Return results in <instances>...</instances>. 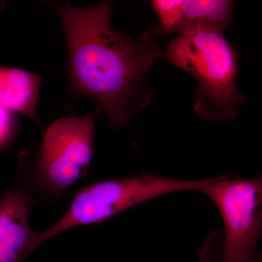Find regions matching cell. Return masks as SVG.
Returning <instances> with one entry per match:
<instances>
[{
	"mask_svg": "<svg viewBox=\"0 0 262 262\" xmlns=\"http://www.w3.org/2000/svg\"><path fill=\"white\" fill-rule=\"evenodd\" d=\"M54 6L64 31L72 94L94 98L113 128L123 126L152 102L148 76L161 57V48L151 39L133 40L114 29L110 2L88 8Z\"/></svg>",
	"mask_w": 262,
	"mask_h": 262,
	"instance_id": "cell-1",
	"label": "cell"
},
{
	"mask_svg": "<svg viewBox=\"0 0 262 262\" xmlns=\"http://www.w3.org/2000/svg\"><path fill=\"white\" fill-rule=\"evenodd\" d=\"M218 208L225 238L208 245L200 262H261L258 242L262 224V179L213 178L201 190Z\"/></svg>",
	"mask_w": 262,
	"mask_h": 262,
	"instance_id": "cell-4",
	"label": "cell"
},
{
	"mask_svg": "<svg viewBox=\"0 0 262 262\" xmlns=\"http://www.w3.org/2000/svg\"><path fill=\"white\" fill-rule=\"evenodd\" d=\"M60 119L52 123L37 156V177L41 186L59 194L87 173L94 156L96 114Z\"/></svg>",
	"mask_w": 262,
	"mask_h": 262,
	"instance_id": "cell-5",
	"label": "cell"
},
{
	"mask_svg": "<svg viewBox=\"0 0 262 262\" xmlns=\"http://www.w3.org/2000/svg\"><path fill=\"white\" fill-rule=\"evenodd\" d=\"M34 204L20 188L10 189L0 200V262H23L37 248V232L28 220Z\"/></svg>",
	"mask_w": 262,
	"mask_h": 262,
	"instance_id": "cell-6",
	"label": "cell"
},
{
	"mask_svg": "<svg viewBox=\"0 0 262 262\" xmlns=\"http://www.w3.org/2000/svg\"><path fill=\"white\" fill-rule=\"evenodd\" d=\"M165 59L199 84L194 112L208 121L233 120L244 101L237 91V54L222 31L196 28L170 41Z\"/></svg>",
	"mask_w": 262,
	"mask_h": 262,
	"instance_id": "cell-2",
	"label": "cell"
},
{
	"mask_svg": "<svg viewBox=\"0 0 262 262\" xmlns=\"http://www.w3.org/2000/svg\"><path fill=\"white\" fill-rule=\"evenodd\" d=\"M152 8L159 18V25L141 34V37L151 39L168 33L173 29L182 14L184 0H154Z\"/></svg>",
	"mask_w": 262,
	"mask_h": 262,
	"instance_id": "cell-9",
	"label": "cell"
},
{
	"mask_svg": "<svg viewBox=\"0 0 262 262\" xmlns=\"http://www.w3.org/2000/svg\"><path fill=\"white\" fill-rule=\"evenodd\" d=\"M42 80L32 72L0 67V106L37 122L36 108Z\"/></svg>",
	"mask_w": 262,
	"mask_h": 262,
	"instance_id": "cell-7",
	"label": "cell"
},
{
	"mask_svg": "<svg viewBox=\"0 0 262 262\" xmlns=\"http://www.w3.org/2000/svg\"><path fill=\"white\" fill-rule=\"evenodd\" d=\"M233 5L229 0H184L182 14L170 33L196 28L222 32L231 23Z\"/></svg>",
	"mask_w": 262,
	"mask_h": 262,
	"instance_id": "cell-8",
	"label": "cell"
},
{
	"mask_svg": "<svg viewBox=\"0 0 262 262\" xmlns=\"http://www.w3.org/2000/svg\"><path fill=\"white\" fill-rule=\"evenodd\" d=\"M211 179L178 180L144 173L90 184L76 193L68 210L56 223L37 232V246L68 229L100 223L163 194L201 191Z\"/></svg>",
	"mask_w": 262,
	"mask_h": 262,
	"instance_id": "cell-3",
	"label": "cell"
},
{
	"mask_svg": "<svg viewBox=\"0 0 262 262\" xmlns=\"http://www.w3.org/2000/svg\"><path fill=\"white\" fill-rule=\"evenodd\" d=\"M15 131V120L13 112L0 106V149L8 145Z\"/></svg>",
	"mask_w": 262,
	"mask_h": 262,
	"instance_id": "cell-10",
	"label": "cell"
}]
</instances>
